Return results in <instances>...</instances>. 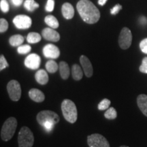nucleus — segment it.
<instances>
[{"mask_svg":"<svg viewBox=\"0 0 147 147\" xmlns=\"http://www.w3.org/2000/svg\"><path fill=\"white\" fill-rule=\"evenodd\" d=\"M11 2L14 6L18 7L20 6L23 2V0H11Z\"/></svg>","mask_w":147,"mask_h":147,"instance_id":"f704fd0d","label":"nucleus"},{"mask_svg":"<svg viewBox=\"0 0 147 147\" xmlns=\"http://www.w3.org/2000/svg\"><path fill=\"white\" fill-rule=\"evenodd\" d=\"M61 110L64 119L70 123H74L78 118L77 108L74 102L65 99L61 103Z\"/></svg>","mask_w":147,"mask_h":147,"instance_id":"f03ea898","label":"nucleus"},{"mask_svg":"<svg viewBox=\"0 0 147 147\" xmlns=\"http://www.w3.org/2000/svg\"><path fill=\"white\" fill-rule=\"evenodd\" d=\"M87 144L89 147H110L107 139L99 134L88 136Z\"/></svg>","mask_w":147,"mask_h":147,"instance_id":"0eeeda50","label":"nucleus"},{"mask_svg":"<svg viewBox=\"0 0 147 147\" xmlns=\"http://www.w3.org/2000/svg\"><path fill=\"white\" fill-rule=\"evenodd\" d=\"M61 12L63 16L65 19H71L74 16V9L71 3L66 2L63 3L61 8Z\"/></svg>","mask_w":147,"mask_h":147,"instance_id":"2eb2a0df","label":"nucleus"},{"mask_svg":"<svg viewBox=\"0 0 147 147\" xmlns=\"http://www.w3.org/2000/svg\"><path fill=\"white\" fill-rule=\"evenodd\" d=\"M137 104L143 115L147 117V95H139L137 97Z\"/></svg>","mask_w":147,"mask_h":147,"instance_id":"dca6fc26","label":"nucleus"},{"mask_svg":"<svg viewBox=\"0 0 147 147\" xmlns=\"http://www.w3.org/2000/svg\"><path fill=\"white\" fill-rule=\"evenodd\" d=\"M120 147H129V146H124V145H123V146H121Z\"/></svg>","mask_w":147,"mask_h":147,"instance_id":"e433bc0d","label":"nucleus"},{"mask_svg":"<svg viewBox=\"0 0 147 147\" xmlns=\"http://www.w3.org/2000/svg\"><path fill=\"white\" fill-rule=\"evenodd\" d=\"M24 64L27 68L37 69L39 68L40 64H41V58L38 54L32 53L25 58Z\"/></svg>","mask_w":147,"mask_h":147,"instance_id":"9d476101","label":"nucleus"},{"mask_svg":"<svg viewBox=\"0 0 147 147\" xmlns=\"http://www.w3.org/2000/svg\"><path fill=\"white\" fill-rule=\"evenodd\" d=\"M107 1H108V0H98V2L97 3H98L99 5H102V6H104Z\"/></svg>","mask_w":147,"mask_h":147,"instance_id":"c9c22d12","label":"nucleus"},{"mask_svg":"<svg viewBox=\"0 0 147 147\" xmlns=\"http://www.w3.org/2000/svg\"><path fill=\"white\" fill-rule=\"evenodd\" d=\"M132 42L131 32L127 27H123L121 29L119 37V45L123 50H126L131 47Z\"/></svg>","mask_w":147,"mask_h":147,"instance_id":"6e6552de","label":"nucleus"},{"mask_svg":"<svg viewBox=\"0 0 147 147\" xmlns=\"http://www.w3.org/2000/svg\"><path fill=\"white\" fill-rule=\"evenodd\" d=\"M55 8V0H48L45 9L47 12H53Z\"/></svg>","mask_w":147,"mask_h":147,"instance_id":"2f4dec72","label":"nucleus"},{"mask_svg":"<svg viewBox=\"0 0 147 147\" xmlns=\"http://www.w3.org/2000/svg\"><path fill=\"white\" fill-rule=\"evenodd\" d=\"M31 50H32V47H31L30 45H21L18 47L17 52L20 55H25L30 52Z\"/></svg>","mask_w":147,"mask_h":147,"instance_id":"a878e982","label":"nucleus"},{"mask_svg":"<svg viewBox=\"0 0 147 147\" xmlns=\"http://www.w3.org/2000/svg\"><path fill=\"white\" fill-rule=\"evenodd\" d=\"M46 69H47L48 72L54 74L57 71V69H59V65L54 60H49L46 63Z\"/></svg>","mask_w":147,"mask_h":147,"instance_id":"b1692460","label":"nucleus"},{"mask_svg":"<svg viewBox=\"0 0 147 147\" xmlns=\"http://www.w3.org/2000/svg\"><path fill=\"white\" fill-rule=\"evenodd\" d=\"M45 23L48 26H49L53 29H57L59 26L58 20L53 15H48L45 18Z\"/></svg>","mask_w":147,"mask_h":147,"instance_id":"412c9836","label":"nucleus"},{"mask_svg":"<svg viewBox=\"0 0 147 147\" xmlns=\"http://www.w3.org/2000/svg\"><path fill=\"white\" fill-rule=\"evenodd\" d=\"M140 48L142 53L147 54V38L142 40L140 43Z\"/></svg>","mask_w":147,"mask_h":147,"instance_id":"473e14b6","label":"nucleus"},{"mask_svg":"<svg viewBox=\"0 0 147 147\" xmlns=\"http://www.w3.org/2000/svg\"><path fill=\"white\" fill-rule=\"evenodd\" d=\"M29 97L31 100L37 103H41L45 100V95L43 92L35 88L29 90Z\"/></svg>","mask_w":147,"mask_h":147,"instance_id":"4468645a","label":"nucleus"},{"mask_svg":"<svg viewBox=\"0 0 147 147\" xmlns=\"http://www.w3.org/2000/svg\"><path fill=\"white\" fill-rule=\"evenodd\" d=\"M71 76L74 80L77 81L81 80L83 77V72L81 67L78 64H74L71 67Z\"/></svg>","mask_w":147,"mask_h":147,"instance_id":"6ab92c4d","label":"nucleus"},{"mask_svg":"<svg viewBox=\"0 0 147 147\" xmlns=\"http://www.w3.org/2000/svg\"><path fill=\"white\" fill-rule=\"evenodd\" d=\"M104 117L106 119H109V120H113L117 117V112L115 108L110 107L108 108L106 113H104Z\"/></svg>","mask_w":147,"mask_h":147,"instance_id":"393cba45","label":"nucleus"},{"mask_svg":"<svg viewBox=\"0 0 147 147\" xmlns=\"http://www.w3.org/2000/svg\"><path fill=\"white\" fill-rule=\"evenodd\" d=\"M13 23L17 29H27L32 26V20L29 16L20 14L14 18Z\"/></svg>","mask_w":147,"mask_h":147,"instance_id":"1a4fd4ad","label":"nucleus"},{"mask_svg":"<svg viewBox=\"0 0 147 147\" xmlns=\"http://www.w3.org/2000/svg\"><path fill=\"white\" fill-rule=\"evenodd\" d=\"M18 147H32L34 143V136L30 129L24 126L20 129L18 136Z\"/></svg>","mask_w":147,"mask_h":147,"instance_id":"20e7f679","label":"nucleus"},{"mask_svg":"<svg viewBox=\"0 0 147 147\" xmlns=\"http://www.w3.org/2000/svg\"><path fill=\"white\" fill-rule=\"evenodd\" d=\"M17 120L14 117H10L3 124L1 130V138L2 140L9 141L13 137L17 127Z\"/></svg>","mask_w":147,"mask_h":147,"instance_id":"7ed1b4c3","label":"nucleus"},{"mask_svg":"<svg viewBox=\"0 0 147 147\" xmlns=\"http://www.w3.org/2000/svg\"><path fill=\"white\" fill-rule=\"evenodd\" d=\"M41 39V36L37 32H30L27 37V41L29 44H36Z\"/></svg>","mask_w":147,"mask_h":147,"instance_id":"5701e85b","label":"nucleus"},{"mask_svg":"<svg viewBox=\"0 0 147 147\" xmlns=\"http://www.w3.org/2000/svg\"><path fill=\"white\" fill-rule=\"evenodd\" d=\"M7 91L10 100L18 102L21 97V84L16 80H12L7 84Z\"/></svg>","mask_w":147,"mask_h":147,"instance_id":"423d86ee","label":"nucleus"},{"mask_svg":"<svg viewBox=\"0 0 147 147\" xmlns=\"http://www.w3.org/2000/svg\"><path fill=\"white\" fill-rule=\"evenodd\" d=\"M36 120L40 125H43L47 123L54 124L55 125L59 122L60 118L59 115L51 110H42L37 115Z\"/></svg>","mask_w":147,"mask_h":147,"instance_id":"39448f33","label":"nucleus"},{"mask_svg":"<svg viewBox=\"0 0 147 147\" xmlns=\"http://www.w3.org/2000/svg\"><path fill=\"white\" fill-rule=\"evenodd\" d=\"M59 69L60 76L63 80L68 79L70 74V69H69L68 64L65 61H61L59 64Z\"/></svg>","mask_w":147,"mask_h":147,"instance_id":"a211bd4d","label":"nucleus"},{"mask_svg":"<svg viewBox=\"0 0 147 147\" xmlns=\"http://www.w3.org/2000/svg\"><path fill=\"white\" fill-rule=\"evenodd\" d=\"M24 37L20 34L12 36L9 39V43L12 47H19L24 42Z\"/></svg>","mask_w":147,"mask_h":147,"instance_id":"aec40b11","label":"nucleus"},{"mask_svg":"<svg viewBox=\"0 0 147 147\" xmlns=\"http://www.w3.org/2000/svg\"><path fill=\"white\" fill-rule=\"evenodd\" d=\"M139 70L142 73L147 74V57L142 59V64L139 67Z\"/></svg>","mask_w":147,"mask_h":147,"instance_id":"7c9ffc66","label":"nucleus"},{"mask_svg":"<svg viewBox=\"0 0 147 147\" xmlns=\"http://www.w3.org/2000/svg\"><path fill=\"white\" fill-rule=\"evenodd\" d=\"M42 36L48 41L57 42L60 40L59 34L51 27H47L44 29L42 32Z\"/></svg>","mask_w":147,"mask_h":147,"instance_id":"f8f14e48","label":"nucleus"},{"mask_svg":"<svg viewBox=\"0 0 147 147\" xmlns=\"http://www.w3.org/2000/svg\"><path fill=\"white\" fill-rule=\"evenodd\" d=\"M39 4L34 0H25L24 2V8L29 12H34L36 9L39 8Z\"/></svg>","mask_w":147,"mask_h":147,"instance_id":"4be33fe9","label":"nucleus"},{"mask_svg":"<svg viewBox=\"0 0 147 147\" xmlns=\"http://www.w3.org/2000/svg\"><path fill=\"white\" fill-rule=\"evenodd\" d=\"M80 62L82 65V69H83L85 76H87V78H90V77L93 76V66H92V64L91 63V61H90V60L89 59V58L87 57L86 56H84V55H81L80 57Z\"/></svg>","mask_w":147,"mask_h":147,"instance_id":"ddd939ff","label":"nucleus"},{"mask_svg":"<svg viewBox=\"0 0 147 147\" xmlns=\"http://www.w3.org/2000/svg\"><path fill=\"white\" fill-rule=\"evenodd\" d=\"M9 64L7 62L6 59H5V57L3 55H1L0 56V70L3 71L5 68H6L7 67H8Z\"/></svg>","mask_w":147,"mask_h":147,"instance_id":"c756f323","label":"nucleus"},{"mask_svg":"<svg viewBox=\"0 0 147 147\" xmlns=\"http://www.w3.org/2000/svg\"><path fill=\"white\" fill-rule=\"evenodd\" d=\"M0 8L3 13H7L10 10V5L7 0H1L0 1Z\"/></svg>","mask_w":147,"mask_h":147,"instance_id":"c85d7f7f","label":"nucleus"},{"mask_svg":"<svg viewBox=\"0 0 147 147\" xmlns=\"http://www.w3.org/2000/svg\"><path fill=\"white\" fill-rule=\"evenodd\" d=\"M76 8L83 21L88 24H95L100 20V12L90 0H80Z\"/></svg>","mask_w":147,"mask_h":147,"instance_id":"f257e3e1","label":"nucleus"},{"mask_svg":"<svg viewBox=\"0 0 147 147\" xmlns=\"http://www.w3.org/2000/svg\"><path fill=\"white\" fill-rule=\"evenodd\" d=\"M35 78L38 83L45 85L49 82V75L45 69H39L35 74Z\"/></svg>","mask_w":147,"mask_h":147,"instance_id":"f3484780","label":"nucleus"},{"mask_svg":"<svg viewBox=\"0 0 147 147\" xmlns=\"http://www.w3.org/2000/svg\"><path fill=\"white\" fill-rule=\"evenodd\" d=\"M8 23L5 18H1L0 19V32L2 34L8 30Z\"/></svg>","mask_w":147,"mask_h":147,"instance_id":"cd10ccee","label":"nucleus"},{"mask_svg":"<svg viewBox=\"0 0 147 147\" xmlns=\"http://www.w3.org/2000/svg\"><path fill=\"white\" fill-rule=\"evenodd\" d=\"M42 53L46 58L52 59L59 58L60 55L59 49L53 44H48L45 46Z\"/></svg>","mask_w":147,"mask_h":147,"instance_id":"9b49d317","label":"nucleus"},{"mask_svg":"<svg viewBox=\"0 0 147 147\" xmlns=\"http://www.w3.org/2000/svg\"><path fill=\"white\" fill-rule=\"evenodd\" d=\"M110 104H111V102L108 99H104V100L99 103L98 106H97V108L100 110H106L108 108H109Z\"/></svg>","mask_w":147,"mask_h":147,"instance_id":"bb28decb","label":"nucleus"},{"mask_svg":"<svg viewBox=\"0 0 147 147\" xmlns=\"http://www.w3.org/2000/svg\"><path fill=\"white\" fill-rule=\"evenodd\" d=\"M122 8L123 7L120 4L115 5V6L110 10V13H111V14H113V15H116V14H117L119 12H120V10H122Z\"/></svg>","mask_w":147,"mask_h":147,"instance_id":"72a5a7b5","label":"nucleus"}]
</instances>
